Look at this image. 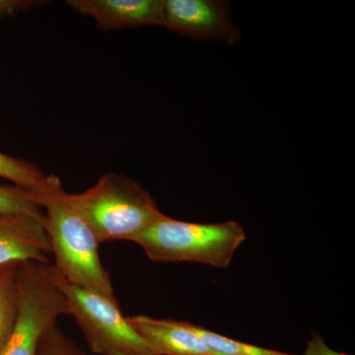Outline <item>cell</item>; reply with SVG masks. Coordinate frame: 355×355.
<instances>
[{
	"label": "cell",
	"instance_id": "cell-16",
	"mask_svg": "<svg viewBox=\"0 0 355 355\" xmlns=\"http://www.w3.org/2000/svg\"><path fill=\"white\" fill-rule=\"evenodd\" d=\"M303 355H347L345 352H338L328 347L321 336L314 335L307 343Z\"/></svg>",
	"mask_w": 355,
	"mask_h": 355
},
{
	"label": "cell",
	"instance_id": "cell-14",
	"mask_svg": "<svg viewBox=\"0 0 355 355\" xmlns=\"http://www.w3.org/2000/svg\"><path fill=\"white\" fill-rule=\"evenodd\" d=\"M37 355H86L57 326L50 329L40 342Z\"/></svg>",
	"mask_w": 355,
	"mask_h": 355
},
{
	"label": "cell",
	"instance_id": "cell-9",
	"mask_svg": "<svg viewBox=\"0 0 355 355\" xmlns=\"http://www.w3.org/2000/svg\"><path fill=\"white\" fill-rule=\"evenodd\" d=\"M128 318L157 355H218L191 330L189 322L155 319L146 315Z\"/></svg>",
	"mask_w": 355,
	"mask_h": 355
},
{
	"label": "cell",
	"instance_id": "cell-3",
	"mask_svg": "<svg viewBox=\"0 0 355 355\" xmlns=\"http://www.w3.org/2000/svg\"><path fill=\"white\" fill-rule=\"evenodd\" d=\"M245 240L246 232L237 221L193 223L164 216L132 242L158 263L193 261L226 268Z\"/></svg>",
	"mask_w": 355,
	"mask_h": 355
},
{
	"label": "cell",
	"instance_id": "cell-7",
	"mask_svg": "<svg viewBox=\"0 0 355 355\" xmlns=\"http://www.w3.org/2000/svg\"><path fill=\"white\" fill-rule=\"evenodd\" d=\"M51 254L44 220L26 214H0V266L50 263Z\"/></svg>",
	"mask_w": 355,
	"mask_h": 355
},
{
	"label": "cell",
	"instance_id": "cell-5",
	"mask_svg": "<svg viewBox=\"0 0 355 355\" xmlns=\"http://www.w3.org/2000/svg\"><path fill=\"white\" fill-rule=\"evenodd\" d=\"M53 277L67 299L89 349L97 355H157L112 301L67 282L53 268Z\"/></svg>",
	"mask_w": 355,
	"mask_h": 355
},
{
	"label": "cell",
	"instance_id": "cell-12",
	"mask_svg": "<svg viewBox=\"0 0 355 355\" xmlns=\"http://www.w3.org/2000/svg\"><path fill=\"white\" fill-rule=\"evenodd\" d=\"M190 326L191 330L200 336L218 355H296L238 342L198 324L190 323Z\"/></svg>",
	"mask_w": 355,
	"mask_h": 355
},
{
	"label": "cell",
	"instance_id": "cell-6",
	"mask_svg": "<svg viewBox=\"0 0 355 355\" xmlns=\"http://www.w3.org/2000/svg\"><path fill=\"white\" fill-rule=\"evenodd\" d=\"M164 27L200 41L232 44L240 39L230 2L222 0H164Z\"/></svg>",
	"mask_w": 355,
	"mask_h": 355
},
{
	"label": "cell",
	"instance_id": "cell-11",
	"mask_svg": "<svg viewBox=\"0 0 355 355\" xmlns=\"http://www.w3.org/2000/svg\"><path fill=\"white\" fill-rule=\"evenodd\" d=\"M19 263L0 266V352L12 331L17 311L16 273Z\"/></svg>",
	"mask_w": 355,
	"mask_h": 355
},
{
	"label": "cell",
	"instance_id": "cell-4",
	"mask_svg": "<svg viewBox=\"0 0 355 355\" xmlns=\"http://www.w3.org/2000/svg\"><path fill=\"white\" fill-rule=\"evenodd\" d=\"M17 311L12 331L0 355H37L44 334L69 315L67 299L53 277L51 263L18 265Z\"/></svg>",
	"mask_w": 355,
	"mask_h": 355
},
{
	"label": "cell",
	"instance_id": "cell-1",
	"mask_svg": "<svg viewBox=\"0 0 355 355\" xmlns=\"http://www.w3.org/2000/svg\"><path fill=\"white\" fill-rule=\"evenodd\" d=\"M39 202L55 270L73 286L118 301L111 275L100 259V243L60 178L51 175L50 186L40 196Z\"/></svg>",
	"mask_w": 355,
	"mask_h": 355
},
{
	"label": "cell",
	"instance_id": "cell-10",
	"mask_svg": "<svg viewBox=\"0 0 355 355\" xmlns=\"http://www.w3.org/2000/svg\"><path fill=\"white\" fill-rule=\"evenodd\" d=\"M0 178L31 191L39 200L50 186L51 175L44 174L34 163L0 153Z\"/></svg>",
	"mask_w": 355,
	"mask_h": 355
},
{
	"label": "cell",
	"instance_id": "cell-15",
	"mask_svg": "<svg viewBox=\"0 0 355 355\" xmlns=\"http://www.w3.org/2000/svg\"><path fill=\"white\" fill-rule=\"evenodd\" d=\"M44 3L49 2L40 0H0V19L27 12L35 7L43 6Z\"/></svg>",
	"mask_w": 355,
	"mask_h": 355
},
{
	"label": "cell",
	"instance_id": "cell-2",
	"mask_svg": "<svg viewBox=\"0 0 355 355\" xmlns=\"http://www.w3.org/2000/svg\"><path fill=\"white\" fill-rule=\"evenodd\" d=\"M98 242L130 241L165 216L153 196L121 173L102 175L92 187L70 193Z\"/></svg>",
	"mask_w": 355,
	"mask_h": 355
},
{
	"label": "cell",
	"instance_id": "cell-8",
	"mask_svg": "<svg viewBox=\"0 0 355 355\" xmlns=\"http://www.w3.org/2000/svg\"><path fill=\"white\" fill-rule=\"evenodd\" d=\"M67 3L92 18L103 31L147 25L164 27V0H69Z\"/></svg>",
	"mask_w": 355,
	"mask_h": 355
},
{
	"label": "cell",
	"instance_id": "cell-13",
	"mask_svg": "<svg viewBox=\"0 0 355 355\" xmlns=\"http://www.w3.org/2000/svg\"><path fill=\"white\" fill-rule=\"evenodd\" d=\"M26 214L46 220L38 198L17 186H0V214Z\"/></svg>",
	"mask_w": 355,
	"mask_h": 355
}]
</instances>
